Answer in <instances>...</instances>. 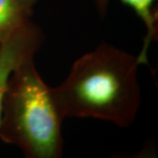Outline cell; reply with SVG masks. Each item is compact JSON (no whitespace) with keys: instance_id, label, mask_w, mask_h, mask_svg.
Here are the masks:
<instances>
[{"instance_id":"1","label":"cell","mask_w":158,"mask_h":158,"mask_svg":"<svg viewBox=\"0 0 158 158\" xmlns=\"http://www.w3.org/2000/svg\"><path fill=\"white\" fill-rule=\"evenodd\" d=\"M138 56L103 42L72 64L51 96L63 119L94 118L120 127L135 122L141 106Z\"/></svg>"},{"instance_id":"2","label":"cell","mask_w":158,"mask_h":158,"mask_svg":"<svg viewBox=\"0 0 158 158\" xmlns=\"http://www.w3.org/2000/svg\"><path fill=\"white\" fill-rule=\"evenodd\" d=\"M34 56L11 72L3 100L0 139L22 150L28 158L62 156V122L50 87L40 77Z\"/></svg>"},{"instance_id":"3","label":"cell","mask_w":158,"mask_h":158,"mask_svg":"<svg viewBox=\"0 0 158 158\" xmlns=\"http://www.w3.org/2000/svg\"><path fill=\"white\" fill-rule=\"evenodd\" d=\"M42 30L32 20L0 43V118L11 72L26 58L35 56L43 44Z\"/></svg>"},{"instance_id":"4","label":"cell","mask_w":158,"mask_h":158,"mask_svg":"<svg viewBox=\"0 0 158 158\" xmlns=\"http://www.w3.org/2000/svg\"><path fill=\"white\" fill-rule=\"evenodd\" d=\"M156 0H120L125 6L130 7L144 23L146 27V35L143 48L138 56L141 64H148V50L152 40H157L158 15L157 9L155 8ZM98 15L104 18L106 15L109 0H94Z\"/></svg>"},{"instance_id":"5","label":"cell","mask_w":158,"mask_h":158,"mask_svg":"<svg viewBox=\"0 0 158 158\" xmlns=\"http://www.w3.org/2000/svg\"><path fill=\"white\" fill-rule=\"evenodd\" d=\"M38 0H0V43L31 21Z\"/></svg>"}]
</instances>
